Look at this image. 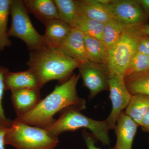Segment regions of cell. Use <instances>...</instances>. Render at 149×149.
Segmentation results:
<instances>
[{
	"label": "cell",
	"instance_id": "cell-1",
	"mask_svg": "<svg viewBox=\"0 0 149 149\" xmlns=\"http://www.w3.org/2000/svg\"><path fill=\"white\" fill-rule=\"evenodd\" d=\"M80 77L79 74H73L64 83L57 85L32 110L15 119L29 125L45 128L55 120L54 116L57 113L67 108L75 107L80 111L85 109L86 101L79 97L76 89Z\"/></svg>",
	"mask_w": 149,
	"mask_h": 149
},
{
	"label": "cell",
	"instance_id": "cell-2",
	"mask_svg": "<svg viewBox=\"0 0 149 149\" xmlns=\"http://www.w3.org/2000/svg\"><path fill=\"white\" fill-rule=\"evenodd\" d=\"M82 62L65 55L56 49L44 48L30 52L27 63L28 70L37 77L41 89L52 80H58L60 84L64 83Z\"/></svg>",
	"mask_w": 149,
	"mask_h": 149
},
{
	"label": "cell",
	"instance_id": "cell-3",
	"mask_svg": "<svg viewBox=\"0 0 149 149\" xmlns=\"http://www.w3.org/2000/svg\"><path fill=\"white\" fill-rule=\"evenodd\" d=\"M80 111L75 107L67 108L60 112L57 119L45 129L57 138L65 132L74 131L81 128L88 129L95 139L105 146H109V129L106 120H94L82 114Z\"/></svg>",
	"mask_w": 149,
	"mask_h": 149
},
{
	"label": "cell",
	"instance_id": "cell-4",
	"mask_svg": "<svg viewBox=\"0 0 149 149\" xmlns=\"http://www.w3.org/2000/svg\"><path fill=\"white\" fill-rule=\"evenodd\" d=\"M5 145L16 149H55L59 142L57 137L45 128L25 124L15 119L6 130Z\"/></svg>",
	"mask_w": 149,
	"mask_h": 149
},
{
	"label": "cell",
	"instance_id": "cell-5",
	"mask_svg": "<svg viewBox=\"0 0 149 149\" xmlns=\"http://www.w3.org/2000/svg\"><path fill=\"white\" fill-rule=\"evenodd\" d=\"M143 25L128 26L121 37L108 52L107 66L110 74L124 77L126 68L138 52Z\"/></svg>",
	"mask_w": 149,
	"mask_h": 149
},
{
	"label": "cell",
	"instance_id": "cell-6",
	"mask_svg": "<svg viewBox=\"0 0 149 149\" xmlns=\"http://www.w3.org/2000/svg\"><path fill=\"white\" fill-rule=\"evenodd\" d=\"M10 13L11 24L8 31L9 37L23 41L30 52L45 48L44 36L39 34L32 25L23 1L12 0Z\"/></svg>",
	"mask_w": 149,
	"mask_h": 149
},
{
	"label": "cell",
	"instance_id": "cell-7",
	"mask_svg": "<svg viewBox=\"0 0 149 149\" xmlns=\"http://www.w3.org/2000/svg\"><path fill=\"white\" fill-rule=\"evenodd\" d=\"M83 86L89 90V98L93 99L102 91H109L110 73L107 65L84 61L78 68Z\"/></svg>",
	"mask_w": 149,
	"mask_h": 149
},
{
	"label": "cell",
	"instance_id": "cell-8",
	"mask_svg": "<svg viewBox=\"0 0 149 149\" xmlns=\"http://www.w3.org/2000/svg\"><path fill=\"white\" fill-rule=\"evenodd\" d=\"M113 18L126 26L148 24L146 14L138 0H111L107 4Z\"/></svg>",
	"mask_w": 149,
	"mask_h": 149
},
{
	"label": "cell",
	"instance_id": "cell-9",
	"mask_svg": "<svg viewBox=\"0 0 149 149\" xmlns=\"http://www.w3.org/2000/svg\"><path fill=\"white\" fill-rule=\"evenodd\" d=\"M109 87L112 109L106 120L110 130L114 129L118 118L128 106L132 95L125 85L124 78L118 75L110 74Z\"/></svg>",
	"mask_w": 149,
	"mask_h": 149
},
{
	"label": "cell",
	"instance_id": "cell-10",
	"mask_svg": "<svg viewBox=\"0 0 149 149\" xmlns=\"http://www.w3.org/2000/svg\"><path fill=\"white\" fill-rule=\"evenodd\" d=\"M11 100L19 117L31 111L42 100L40 89L24 88L11 91Z\"/></svg>",
	"mask_w": 149,
	"mask_h": 149
},
{
	"label": "cell",
	"instance_id": "cell-11",
	"mask_svg": "<svg viewBox=\"0 0 149 149\" xmlns=\"http://www.w3.org/2000/svg\"><path fill=\"white\" fill-rule=\"evenodd\" d=\"M139 126L125 112L119 115L115 127L116 135V149H132L133 139Z\"/></svg>",
	"mask_w": 149,
	"mask_h": 149
},
{
	"label": "cell",
	"instance_id": "cell-12",
	"mask_svg": "<svg viewBox=\"0 0 149 149\" xmlns=\"http://www.w3.org/2000/svg\"><path fill=\"white\" fill-rule=\"evenodd\" d=\"M56 49L74 59L82 62L88 61L85 49L84 35L75 28H72L68 37Z\"/></svg>",
	"mask_w": 149,
	"mask_h": 149
},
{
	"label": "cell",
	"instance_id": "cell-13",
	"mask_svg": "<svg viewBox=\"0 0 149 149\" xmlns=\"http://www.w3.org/2000/svg\"><path fill=\"white\" fill-rule=\"evenodd\" d=\"M44 36L45 48L56 49L68 37L72 27L60 19L48 21L45 24Z\"/></svg>",
	"mask_w": 149,
	"mask_h": 149
},
{
	"label": "cell",
	"instance_id": "cell-14",
	"mask_svg": "<svg viewBox=\"0 0 149 149\" xmlns=\"http://www.w3.org/2000/svg\"><path fill=\"white\" fill-rule=\"evenodd\" d=\"M23 1L28 13L34 15L44 25L50 20L60 19L54 0H24Z\"/></svg>",
	"mask_w": 149,
	"mask_h": 149
},
{
	"label": "cell",
	"instance_id": "cell-15",
	"mask_svg": "<svg viewBox=\"0 0 149 149\" xmlns=\"http://www.w3.org/2000/svg\"><path fill=\"white\" fill-rule=\"evenodd\" d=\"M4 80L5 91L24 88L41 89L37 77L29 70L17 72H10L8 70Z\"/></svg>",
	"mask_w": 149,
	"mask_h": 149
},
{
	"label": "cell",
	"instance_id": "cell-16",
	"mask_svg": "<svg viewBox=\"0 0 149 149\" xmlns=\"http://www.w3.org/2000/svg\"><path fill=\"white\" fill-rule=\"evenodd\" d=\"M79 5L80 12L96 21L105 24L113 18L107 4L101 3L97 0H80Z\"/></svg>",
	"mask_w": 149,
	"mask_h": 149
},
{
	"label": "cell",
	"instance_id": "cell-17",
	"mask_svg": "<svg viewBox=\"0 0 149 149\" xmlns=\"http://www.w3.org/2000/svg\"><path fill=\"white\" fill-rule=\"evenodd\" d=\"M104 25V23L89 18L80 11L71 27L80 30L84 35L102 41Z\"/></svg>",
	"mask_w": 149,
	"mask_h": 149
},
{
	"label": "cell",
	"instance_id": "cell-18",
	"mask_svg": "<svg viewBox=\"0 0 149 149\" xmlns=\"http://www.w3.org/2000/svg\"><path fill=\"white\" fill-rule=\"evenodd\" d=\"M84 40L88 60L107 65L108 51L102 41L85 35Z\"/></svg>",
	"mask_w": 149,
	"mask_h": 149
},
{
	"label": "cell",
	"instance_id": "cell-19",
	"mask_svg": "<svg viewBox=\"0 0 149 149\" xmlns=\"http://www.w3.org/2000/svg\"><path fill=\"white\" fill-rule=\"evenodd\" d=\"M149 109V95L136 94L132 95L125 113L141 126L142 119Z\"/></svg>",
	"mask_w": 149,
	"mask_h": 149
},
{
	"label": "cell",
	"instance_id": "cell-20",
	"mask_svg": "<svg viewBox=\"0 0 149 149\" xmlns=\"http://www.w3.org/2000/svg\"><path fill=\"white\" fill-rule=\"evenodd\" d=\"M127 26L114 18L105 23L102 41L108 52L119 40Z\"/></svg>",
	"mask_w": 149,
	"mask_h": 149
},
{
	"label": "cell",
	"instance_id": "cell-21",
	"mask_svg": "<svg viewBox=\"0 0 149 149\" xmlns=\"http://www.w3.org/2000/svg\"><path fill=\"white\" fill-rule=\"evenodd\" d=\"M125 85L132 95H149V71L133 73L124 78Z\"/></svg>",
	"mask_w": 149,
	"mask_h": 149
},
{
	"label": "cell",
	"instance_id": "cell-22",
	"mask_svg": "<svg viewBox=\"0 0 149 149\" xmlns=\"http://www.w3.org/2000/svg\"><path fill=\"white\" fill-rule=\"evenodd\" d=\"M55 3L60 20L70 27L80 12L79 1L54 0Z\"/></svg>",
	"mask_w": 149,
	"mask_h": 149
},
{
	"label": "cell",
	"instance_id": "cell-23",
	"mask_svg": "<svg viewBox=\"0 0 149 149\" xmlns=\"http://www.w3.org/2000/svg\"><path fill=\"white\" fill-rule=\"evenodd\" d=\"M12 0H0V50L11 45L8 34V22Z\"/></svg>",
	"mask_w": 149,
	"mask_h": 149
},
{
	"label": "cell",
	"instance_id": "cell-24",
	"mask_svg": "<svg viewBox=\"0 0 149 149\" xmlns=\"http://www.w3.org/2000/svg\"><path fill=\"white\" fill-rule=\"evenodd\" d=\"M149 70V56L137 52L126 68L124 77L133 73L146 72Z\"/></svg>",
	"mask_w": 149,
	"mask_h": 149
},
{
	"label": "cell",
	"instance_id": "cell-25",
	"mask_svg": "<svg viewBox=\"0 0 149 149\" xmlns=\"http://www.w3.org/2000/svg\"><path fill=\"white\" fill-rule=\"evenodd\" d=\"M8 70L6 68L0 66V123L9 126L12 120L6 117L2 105L4 92L5 91L4 79L5 74Z\"/></svg>",
	"mask_w": 149,
	"mask_h": 149
},
{
	"label": "cell",
	"instance_id": "cell-26",
	"mask_svg": "<svg viewBox=\"0 0 149 149\" xmlns=\"http://www.w3.org/2000/svg\"><path fill=\"white\" fill-rule=\"evenodd\" d=\"M138 52L149 56V35L144 34L141 37L138 46Z\"/></svg>",
	"mask_w": 149,
	"mask_h": 149
},
{
	"label": "cell",
	"instance_id": "cell-27",
	"mask_svg": "<svg viewBox=\"0 0 149 149\" xmlns=\"http://www.w3.org/2000/svg\"><path fill=\"white\" fill-rule=\"evenodd\" d=\"M82 136L85 140L88 149H100L96 146L95 139L92 134L86 132L85 130H83V132H82ZM110 149H116L114 147Z\"/></svg>",
	"mask_w": 149,
	"mask_h": 149
},
{
	"label": "cell",
	"instance_id": "cell-28",
	"mask_svg": "<svg viewBox=\"0 0 149 149\" xmlns=\"http://www.w3.org/2000/svg\"><path fill=\"white\" fill-rule=\"evenodd\" d=\"M8 125L0 123V149H5L4 137L6 128Z\"/></svg>",
	"mask_w": 149,
	"mask_h": 149
},
{
	"label": "cell",
	"instance_id": "cell-29",
	"mask_svg": "<svg viewBox=\"0 0 149 149\" xmlns=\"http://www.w3.org/2000/svg\"><path fill=\"white\" fill-rule=\"evenodd\" d=\"M141 126L143 131L149 133V109L142 119Z\"/></svg>",
	"mask_w": 149,
	"mask_h": 149
},
{
	"label": "cell",
	"instance_id": "cell-30",
	"mask_svg": "<svg viewBox=\"0 0 149 149\" xmlns=\"http://www.w3.org/2000/svg\"><path fill=\"white\" fill-rule=\"evenodd\" d=\"M146 14L149 17V0H138Z\"/></svg>",
	"mask_w": 149,
	"mask_h": 149
},
{
	"label": "cell",
	"instance_id": "cell-31",
	"mask_svg": "<svg viewBox=\"0 0 149 149\" xmlns=\"http://www.w3.org/2000/svg\"><path fill=\"white\" fill-rule=\"evenodd\" d=\"M142 31L145 35H149V24L144 25L142 27Z\"/></svg>",
	"mask_w": 149,
	"mask_h": 149
},
{
	"label": "cell",
	"instance_id": "cell-32",
	"mask_svg": "<svg viewBox=\"0 0 149 149\" xmlns=\"http://www.w3.org/2000/svg\"></svg>",
	"mask_w": 149,
	"mask_h": 149
},
{
	"label": "cell",
	"instance_id": "cell-33",
	"mask_svg": "<svg viewBox=\"0 0 149 149\" xmlns=\"http://www.w3.org/2000/svg\"></svg>",
	"mask_w": 149,
	"mask_h": 149
}]
</instances>
